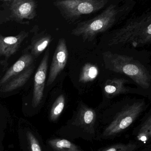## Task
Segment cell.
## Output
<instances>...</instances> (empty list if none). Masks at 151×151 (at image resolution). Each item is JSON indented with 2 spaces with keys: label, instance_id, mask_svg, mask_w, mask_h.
<instances>
[{
  "label": "cell",
  "instance_id": "obj_15",
  "mask_svg": "<svg viewBox=\"0 0 151 151\" xmlns=\"http://www.w3.org/2000/svg\"><path fill=\"white\" fill-rule=\"evenodd\" d=\"M99 74L98 67L91 63H86L79 75V81L86 83L93 81Z\"/></svg>",
  "mask_w": 151,
  "mask_h": 151
},
{
  "label": "cell",
  "instance_id": "obj_17",
  "mask_svg": "<svg viewBox=\"0 0 151 151\" xmlns=\"http://www.w3.org/2000/svg\"><path fill=\"white\" fill-rule=\"evenodd\" d=\"M65 103V97L63 94L55 100L50 111V119L51 121H56L59 118L64 109Z\"/></svg>",
  "mask_w": 151,
  "mask_h": 151
},
{
  "label": "cell",
  "instance_id": "obj_12",
  "mask_svg": "<svg viewBox=\"0 0 151 151\" xmlns=\"http://www.w3.org/2000/svg\"><path fill=\"white\" fill-rule=\"evenodd\" d=\"M34 68V65L32 64L24 71L12 78L9 81L1 86V92H9L22 87L30 77L33 73Z\"/></svg>",
  "mask_w": 151,
  "mask_h": 151
},
{
  "label": "cell",
  "instance_id": "obj_7",
  "mask_svg": "<svg viewBox=\"0 0 151 151\" xmlns=\"http://www.w3.org/2000/svg\"><path fill=\"white\" fill-rule=\"evenodd\" d=\"M68 58V51L66 40L63 38L60 39L58 42L50 68L47 85L52 84L58 75L66 66Z\"/></svg>",
  "mask_w": 151,
  "mask_h": 151
},
{
  "label": "cell",
  "instance_id": "obj_10",
  "mask_svg": "<svg viewBox=\"0 0 151 151\" xmlns=\"http://www.w3.org/2000/svg\"><path fill=\"white\" fill-rule=\"evenodd\" d=\"M34 57L30 53L22 55L15 63L7 70L0 81L1 86L17 75L22 73L32 65Z\"/></svg>",
  "mask_w": 151,
  "mask_h": 151
},
{
  "label": "cell",
  "instance_id": "obj_3",
  "mask_svg": "<svg viewBox=\"0 0 151 151\" xmlns=\"http://www.w3.org/2000/svg\"><path fill=\"white\" fill-rule=\"evenodd\" d=\"M103 59L106 68L128 76L144 89L149 88L151 75L144 66L134 58L107 52L103 53Z\"/></svg>",
  "mask_w": 151,
  "mask_h": 151
},
{
  "label": "cell",
  "instance_id": "obj_14",
  "mask_svg": "<svg viewBox=\"0 0 151 151\" xmlns=\"http://www.w3.org/2000/svg\"><path fill=\"white\" fill-rule=\"evenodd\" d=\"M95 111L87 107H84L79 111L78 123L84 128L90 129L93 127L96 120Z\"/></svg>",
  "mask_w": 151,
  "mask_h": 151
},
{
  "label": "cell",
  "instance_id": "obj_4",
  "mask_svg": "<svg viewBox=\"0 0 151 151\" xmlns=\"http://www.w3.org/2000/svg\"><path fill=\"white\" fill-rule=\"evenodd\" d=\"M109 0H58L53 4L67 21L74 22L80 17L98 12Z\"/></svg>",
  "mask_w": 151,
  "mask_h": 151
},
{
  "label": "cell",
  "instance_id": "obj_18",
  "mask_svg": "<svg viewBox=\"0 0 151 151\" xmlns=\"http://www.w3.org/2000/svg\"><path fill=\"white\" fill-rule=\"evenodd\" d=\"M139 140L146 141L151 138V116L143 124L137 135Z\"/></svg>",
  "mask_w": 151,
  "mask_h": 151
},
{
  "label": "cell",
  "instance_id": "obj_13",
  "mask_svg": "<svg viewBox=\"0 0 151 151\" xmlns=\"http://www.w3.org/2000/svg\"><path fill=\"white\" fill-rule=\"evenodd\" d=\"M126 80L124 78H114L108 80L104 86L106 95L112 97L126 91L124 83Z\"/></svg>",
  "mask_w": 151,
  "mask_h": 151
},
{
  "label": "cell",
  "instance_id": "obj_9",
  "mask_svg": "<svg viewBox=\"0 0 151 151\" xmlns=\"http://www.w3.org/2000/svg\"><path fill=\"white\" fill-rule=\"evenodd\" d=\"M29 32H21L16 36L5 37L0 35V55L6 60L16 53L24 40L29 37Z\"/></svg>",
  "mask_w": 151,
  "mask_h": 151
},
{
  "label": "cell",
  "instance_id": "obj_6",
  "mask_svg": "<svg viewBox=\"0 0 151 151\" xmlns=\"http://www.w3.org/2000/svg\"><path fill=\"white\" fill-rule=\"evenodd\" d=\"M144 101L137 102L125 107L105 129L104 137H109L122 132L130 126L143 110Z\"/></svg>",
  "mask_w": 151,
  "mask_h": 151
},
{
  "label": "cell",
  "instance_id": "obj_8",
  "mask_svg": "<svg viewBox=\"0 0 151 151\" xmlns=\"http://www.w3.org/2000/svg\"><path fill=\"white\" fill-rule=\"evenodd\" d=\"M49 54V48H48L45 52L34 77L32 101V106L34 108L37 107L40 105L43 99L45 82L48 68Z\"/></svg>",
  "mask_w": 151,
  "mask_h": 151
},
{
  "label": "cell",
  "instance_id": "obj_11",
  "mask_svg": "<svg viewBox=\"0 0 151 151\" xmlns=\"http://www.w3.org/2000/svg\"><path fill=\"white\" fill-rule=\"evenodd\" d=\"M52 41V36L46 32L35 33L26 50L30 52L34 58H37L47 48Z\"/></svg>",
  "mask_w": 151,
  "mask_h": 151
},
{
  "label": "cell",
  "instance_id": "obj_22",
  "mask_svg": "<svg viewBox=\"0 0 151 151\" xmlns=\"http://www.w3.org/2000/svg\"><path fill=\"white\" fill-rule=\"evenodd\" d=\"M52 1H58V0H52Z\"/></svg>",
  "mask_w": 151,
  "mask_h": 151
},
{
  "label": "cell",
  "instance_id": "obj_2",
  "mask_svg": "<svg viewBox=\"0 0 151 151\" xmlns=\"http://www.w3.org/2000/svg\"><path fill=\"white\" fill-rule=\"evenodd\" d=\"M151 41V11L126 23L110 33L109 46L130 44L133 47L144 45Z\"/></svg>",
  "mask_w": 151,
  "mask_h": 151
},
{
  "label": "cell",
  "instance_id": "obj_5",
  "mask_svg": "<svg viewBox=\"0 0 151 151\" xmlns=\"http://www.w3.org/2000/svg\"><path fill=\"white\" fill-rule=\"evenodd\" d=\"M1 10V23L14 22L21 24H28L29 21L37 16L36 0H11Z\"/></svg>",
  "mask_w": 151,
  "mask_h": 151
},
{
  "label": "cell",
  "instance_id": "obj_20",
  "mask_svg": "<svg viewBox=\"0 0 151 151\" xmlns=\"http://www.w3.org/2000/svg\"><path fill=\"white\" fill-rule=\"evenodd\" d=\"M26 135L29 145L30 150L32 151H41L42 150L41 147L33 134L30 132L28 131Z\"/></svg>",
  "mask_w": 151,
  "mask_h": 151
},
{
  "label": "cell",
  "instance_id": "obj_1",
  "mask_svg": "<svg viewBox=\"0 0 151 151\" xmlns=\"http://www.w3.org/2000/svg\"><path fill=\"white\" fill-rule=\"evenodd\" d=\"M134 3L132 0H117L111 3L99 15L79 23L71 34L81 37L83 41L93 40L99 34L105 32L122 20Z\"/></svg>",
  "mask_w": 151,
  "mask_h": 151
},
{
  "label": "cell",
  "instance_id": "obj_21",
  "mask_svg": "<svg viewBox=\"0 0 151 151\" xmlns=\"http://www.w3.org/2000/svg\"><path fill=\"white\" fill-rule=\"evenodd\" d=\"M1 1H4V2H7V1H10L11 0H1Z\"/></svg>",
  "mask_w": 151,
  "mask_h": 151
},
{
  "label": "cell",
  "instance_id": "obj_16",
  "mask_svg": "<svg viewBox=\"0 0 151 151\" xmlns=\"http://www.w3.org/2000/svg\"><path fill=\"white\" fill-rule=\"evenodd\" d=\"M49 145L56 151H79L80 149L75 144L69 140L61 139H55L48 140Z\"/></svg>",
  "mask_w": 151,
  "mask_h": 151
},
{
  "label": "cell",
  "instance_id": "obj_19",
  "mask_svg": "<svg viewBox=\"0 0 151 151\" xmlns=\"http://www.w3.org/2000/svg\"><path fill=\"white\" fill-rule=\"evenodd\" d=\"M137 145L132 144H116L101 149L102 151H132L137 148Z\"/></svg>",
  "mask_w": 151,
  "mask_h": 151
}]
</instances>
